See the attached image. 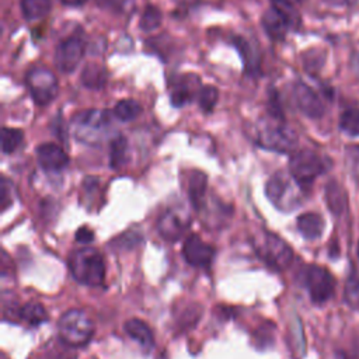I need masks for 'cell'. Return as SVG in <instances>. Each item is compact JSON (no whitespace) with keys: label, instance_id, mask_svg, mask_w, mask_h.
I'll return each instance as SVG.
<instances>
[{"label":"cell","instance_id":"1","mask_svg":"<svg viewBox=\"0 0 359 359\" xmlns=\"http://www.w3.org/2000/svg\"><path fill=\"white\" fill-rule=\"evenodd\" d=\"M69 268L76 280L87 286H100L104 282L105 265L101 254L90 247L76 250L70 254Z\"/></svg>","mask_w":359,"mask_h":359},{"label":"cell","instance_id":"2","mask_svg":"<svg viewBox=\"0 0 359 359\" xmlns=\"http://www.w3.org/2000/svg\"><path fill=\"white\" fill-rule=\"evenodd\" d=\"M265 192L268 199L280 210L289 212L296 209L303 199V187L292 174L276 172L266 182Z\"/></svg>","mask_w":359,"mask_h":359},{"label":"cell","instance_id":"3","mask_svg":"<svg viewBox=\"0 0 359 359\" xmlns=\"http://www.w3.org/2000/svg\"><path fill=\"white\" fill-rule=\"evenodd\" d=\"M57 331L62 341L67 345L81 346L91 339L94 334V324L84 310L73 309L60 317Z\"/></svg>","mask_w":359,"mask_h":359},{"label":"cell","instance_id":"4","mask_svg":"<svg viewBox=\"0 0 359 359\" xmlns=\"http://www.w3.org/2000/svg\"><path fill=\"white\" fill-rule=\"evenodd\" d=\"M299 24V14L294 10L293 4L273 0L271 8H268L262 15V25L266 34L275 39H283L286 32L290 28L297 27Z\"/></svg>","mask_w":359,"mask_h":359},{"label":"cell","instance_id":"5","mask_svg":"<svg viewBox=\"0 0 359 359\" xmlns=\"http://www.w3.org/2000/svg\"><path fill=\"white\" fill-rule=\"evenodd\" d=\"M254 245L257 254L275 269H285L293 259L292 248L273 233H262Z\"/></svg>","mask_w":359,"mask_h":359},{"label":"cell","instance_id":"6","mask_svg":"<svg viewBox=\"0 0 359 359\" xmlns=\"http://www.w3.org/2000/svg\"><path fill=\"white\" fill-rule=\"evenodd\" d=\"M257 142L265 149L278 153H289L297 146V135L285 123H269L261 128Z\"/></svg>","mask_w":359,"mask_h":359},{"label":"cell","instance_id":"7","mask_svg":"<svg viewBox=\"0 0 359 359\" xmlns=\"http://www.w3.org/2000/svg\"><path fill=\"white\" fill-rule=\"evenodd\" d=\"M292 177L302 185H310L325 170L324 160L311 150L296 151L289 161Z\"/></svg>","mask_w":359,"mask_h":359},{"label":"cell","instance_id":"8","mask_svg":"<svg viewBox=\"0 0 359 359\" xmlns=\"http://www.w3.org/2000/svg\"><path fill=\"white\" fill-rule=\"evenodd\" d=\"M25 81L34 102L38 105L49 104L57 94V80L49 69H31L27 74Z\"/></svg>","mask_w":359,"mask_h":359},{"label":"cell","instance_id":"9","mask_svg":"<svg viewBox=\"0 0 359 359\" xmlns=\"http://www.w3.org/2000/svg\"><path fill=\"white\" fill-rule=\"evenodd\" d=\"M109 122L111 116L108 111H84L76 118V136L81 142L95 143L102 137Z\"/></svg>","mask_w":359,"mask_h":359},{"label":"cell","instance_id":"10","mask_svg":"<svg viewBox=\"0 0 359 359\" xmlns=\"http://www.w3.org/2000/svg\"><path fill=\"white\" fill-rule=\"evenodd\" d=\"M84 55V41L80 35H72L59 42L55 50V63L63 73L76 70Z\"/></svg>","mask_w":359,"mask_h":359},{"label":"cell","instance_id":"11","mask_svg":"<svg viewBox=\"0 0 359 359\" xmlns=\"http://www.w3.org/2000/svg\"><path fill=\"white\" fill-rule=\"evenodd\" d=\"M306 285L314 303H324L334 293V279L331 273L318 265H310L307 268Z\"/></svg>","mask_w":359,"mask_h":359},{"label":"cell","instance_id":"12","mask_svg":"<svg viewBox=\"0 0 359 359\" xmlns=\"http://www.w3.org/2000/svg\"><path fill=\"white\" fill-rule=\"evenodd\" d=\"M182 255L189 265L206 268L210 265V262L213 259L215 250L212 245L206 244L199 236L191 234L184 241Z\"/></svg>","mask_w":359,"mask_h":359},{"label":"cell","instance_id":"13","mask_svg":"<svg viewBox=\"0 0 359 359\" xmlns=\"http://www.w3.org/2000/svg\"><path fill=\"white\" fill-rule=\"evenodd\" d=\"M293 98L297 108L309 118H320L324 114L321 98L307 84L297 81L293 87Z\"/></svg>","mask_w":359,"mask_h":359},{"label":"cell","instance_id":"14","mask_svg":"<svg viewBox=\"0 0 359 359\" xmlns=\"http://www.w3.org/2000/svg\"><path fill=\"white\" fill-rule=\"evenodd\" d=\"M189 224L188 216L178 209H167L158 219V231L168 241H177Z\"/></svg>","mask_w":359,"mask_h":359},{"label":"cell","instance_id":"15","mask_svg":"<svg viewBox=\"0 0 359 359\" xmlns=\"http://www.w3.org/2000/svg\"><path fill=\"white\" fill-rule=\"evenodd\" d=\"M39 165L46 171H60L69 164L65 150L55 143H45L36 149Z\"/></svg>","mask_w":359,"mask_h":359},{"label":"cell","instance_id":"16","mask_svg":"<svg viewBox=\"0 0 359 359\" xmlns=\"http://www.w3.org/2000/svg\"><path fill=\"white\" fill-rule=\"evenodd\" d=\"M297 229L304 238L316 240L323 234L324 220L320 215L307 212L297 217Z\"/></svg>","mask_w":359,"mask_h":359},{"label":"cell","instance_id":"17","mask_svg":"<svg viewBox=\"0 0 359 359\" xmlns=\"http://www.w3.org/2000/svg\"><path fill=\"white\" fill-rule=\"evenodd\" d=\"M123 328H125L126 334H128L132 339H135L137 344H140L142 346L150 348V346L153 345V341H154L153 332H151L150 327H149L146 323H143L142 320H139V318H130V320H128V321L125 323Z\"/></svg>","mask_w":359,"mask_h":359},{"label":"cell","instance_id":"18","mask_svg":"<svg viewBox=\"0 0 359 359\" xmlns=\"http://www.w3.org/2000/svg\"><path fill=\"white\" fill-rule=\"evenodd\" d=\"M81 83L90 90H101L107 83V72L98 63H90L81 70Z\"/></svg>","mask_w":359,"mask_h":359},{"label":"cell","instance_id":"19","mask_svg":"<svg viewBox=\"0 0 359 359\" xmlns=\"http://www.w3.org/2000/svg\"><path fill=\"white\" fill-rule=\"evenodd\" d=\"M325 199H327L330 210L334 215H341L345 210L346 196H345L344 189L341 188V185L337 181L328 182L327 189H325Z\"/></svg>","mask_w":359,"mask_h":359},{"label":"cell","instance_id":"20","mask_svg":"<svg viewBox=\"0 0 359 359\" xmlns=\"http://www.w3.org/2000/svg\"><path fill=\"white\" fill-rule=\"evenodd\" d=\"M20 6L22 15L27 20H39L45 17L52 8L50 0H21Z\"/></svg>","mask_w":359,"mask_h":359},{"label":"cell","instance_id":"21","mask_svg":"<svg viewBox=\"0 0 359 359\" xmlns=\"http://www.w3.org/2000/svg\"><path fill=\"white\" fill-rule=\"evenodd\" d=\"M206 192V175L203 172H195L189 181V198L195 209H201L205 202Z\"/></svg>","mask_w":359,"mask_h":359},{"label":"cell","instance_id":"22","mask_svg":"<svg viewBox=\"0 0 359 359\" xmlns=\"http://www.w3.org/2000/svg\"><path fill=\"white\" fill-rule=\"evenodd\" d=\"M140 112H142V105L137 101L130 100V98L121 100L114 107V115L122 122L133 121L135 118H137L140 115Z\"/></svg>","mask_w":359,"mask_h":359},{"label":"cell","instance_id":"23","mask_svg":"<svg viewBox=\"0 0 359 359\" xmlns=\"http://www.w3.org/2000/svg\"><path fill=\"white\" fill-rule=\"evenodd\" d=\"M20 314H21L22 320H25L31 325H39V324H42L48 320V314H46L45 307L41 303H36V302L25 303L21 307Z\"/></svg>","mask_w":359,"mask_h":359},{"label":"cell","instance_id":"24","mask_svg":"<svg viewBox=\"0 0 359 359\" xmlns=\"http://www.w3.org/2000/svg\"><path fill=\"white\" fill-rule=\"evenodd\" d=\"M234 46L237 48V50L240 52L243 60H244V66H245V70L248 73H252V72H257L259 69V63H258V57L255 55V52L251 49L250 43L241 38V36H236L234 38Z\"/></svg>","mask_w":359,"mask_h":359},{"label":"cell","instance_id":"25","mask_svg":"<svg viewBox=\"0 0 359 359\" xmlns=\"http://www.w3.org/2000/svg\"><path fill=\"white\" fill-rule=\"evenodd\" d=\"M128 156V142L123 136H116L111 142V153H109V163L112 168H119L125 164Z\"/></svg>","mask_w":359,"mask_h":359},{"label":"cell","instance_id":"26","mask_svg":"<svg viewBox=\"0 0 359 359\" xmlns=\"http://www.w3.org/2000/svg\"><path fill=\"white\" fill-rule=\"evenodd\" d=\"M22 132L15 128H3L1 129V150L4 154L15 151V149L22 142Z\"/></svg>","mask_w":359,"mask_h":359},{"label":"cell","instance_id":"27","mask_svg":"<svg viewBox=\"0 0 359 359\" xmlns=\"http://www.w3.org/2000/svg\"><path fill=\"white\" fill-rule=\"evenodd\" d=\"M341 129L349 136H359V109L349 108L342 112L339 119Z\"/></svg>","mask_w":359,"mask_h":359},{"label":"cell","instance_id":"28","mask_svg":"<svg viewBox=\"0 0 359 359\" xmlns=\"http://www.w3.org/2000/svg\"><path fill=\"white\" fill-rule=\"evenodd\" d=\"M161 18H163L161 11L157 7L147 6L139 20V27L142 31H146V32L153 31L160 25Z\"/></svg>","mask_w":359,"mask_h":359},{"label":"cell","instance_id":"29","mask_svg":"<svg viewBox=\"0 0 359 359\" xmlns=\"http://www.w3.org/2000/svg\"><path fill=\"white\" fill-rule=\"evenodd\" d=\"M219 100V91L215 86H203L199 90V107L203 112H210Z\"/></svg>","mask_w":359,"mask_h":359},{"label":"cell","instance_id":"30","mask_svg":"<svg viewBox=\"0 0 359 359\" xmlns=\"http://www.w3.org/2000/svg\"><path fill=\"white\" fill-rule=\"evenodd\" d=\"M345 302L355 310H359V278L356 275H351L345 283L344 290Z\"/></svg>","mask_w":359,"mask_h":359},{"label":"cell","instance_id":"31","mask_svg":"<svg viewBox=\"0 0 359 359\" xmlns=\"http://www.w3.org/2000/svg\"><path fill=\"white\" fill-rule=\"evenodd\" d=\"M98 4L112 13L125 14L135 7V0H98Z\"/></svg>","mask_w":359,"mask_h":359},{"label":"cell","instance_id":"32","mask_svg":"<svg viewBox=\"0 0 359 359\" xmlns=\"http://www.w3.org/2000/svg\"><path fill=\"white\" fill-rule=\"evenodd\" d=\"M192 94L189 91V87L187 86H178L172 93H171V104L174 107H182L188 101H191Z\"/></svg>","mask_w":359,"mask_h":359},{"label":"cell","instance_id":"33","mask_svg":"<svg viewBox=\"0 0 359 359\" xmlns=\"http://www.w3.org/2000/svg\"><path fill=\"white\" fill-rule=\"evenodd\" d=\"M94 238V233L86 227H81L76 233V240L80 243H90Z\"/></svg>","mask_w":359,"mask_h":359},{"label":"cell","instance_id":"34","mask_svg":"<svg viewBox=\"0 0 359 359\" xmlns=\"http://www.w3.org/2000/svg\"><path fill=\"white\" fill-rule=\"evenodd\" d=\"M7 184H6V180H3V184H1V208L6 209L7 205L11 202L10 196H8V192H7Z\"/></svg>","mask_w":359,"mask_h":359},{"label":"cell","instance_id":"35","mask_svg":"<svg viewBox=\"0 0 359 359\" xmlns=\"http://www.w3.org/2000/svg\"><path fill=\"white\" fill-rule=\"evenodd\" d=\"M62 4L65 6H81L84 4L87 0H59Z\"/></svg>","mask_w":359,"mask_h":359},{"label":"cell","instance_id":"36","mask_svg":"<svg viewBox=\"0 0 359 359\" xmlns=\"http://www.w3.org/2000/svg\"><path fill=\"white\" fill-rule=\"evenodd\" d=\"M353 67H355L356 70H359V55L353 56Z\"/></svg>","mask_w":359,"mask_h":359},{"label":"cell","instance_id":"37","mask_svg":"<svg viewBox=\"0 0 359 359\" xmlns=\"http://www.w3.org/2000/svg\"><path fill=\"white\" fill-rule=\"evenodd\" d=\"M280 1H285V3H289V4L296 6V4H297V3H300L302 0H280Z\"/></svg>","mask_w":359,"mask_h":359},{"label":"cell","instance_id":"38","mask_svg":"<svg viewBox=\"0 0 359 359\" xmlns=\"http://www.w3.org/2000/svg\"><path fill=\"white\" fill-rule=\"evenodd\" d=\"M358 257H359V244H358Z\"/></svg>","mask_w":359,"mask_h":359}]
</instances>
